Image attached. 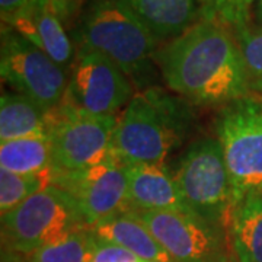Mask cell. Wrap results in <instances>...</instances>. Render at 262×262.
Segmentation results:
<instances>
[{"instance_id": "1", "label": "cell", "mask_w": 262, "mask_h": 262, "mask_svg": "<svg viewBox=\"0 0 262 262\" xmlns=\"http://www.w3.org/2000/svg\"><path fill=\"white\" fill-rule=\"evenodd\" d=\"M156 61L170 91L196 105H226L251 95L234 34L201 19L158 50Z\"/></svg>"}, {"instance_id": "2", "label": "cell", "mask_w": 262, "mask_h": 262, "mask_svg": "<svg viewBox=\"0 0 262 262\" xmlns=\"http://www.w3.org/2000/svg\"><path fill=\"white\" fill-rule=\"evenodd\" d=\"M191 102L162 88L134 95L118 120L113 156L122 166L156 165L184 144L194 122Z\"/></svg>"}, {"instance_id": "3", "label": "cell", "mask_w": 262, "mask_h": 262, "mask_svg": "<svg viewBox=\"0 0 262 262\" xmlns=\"http://www.w3.org/2000/svg\"><path fill=\"white\" fill-rule=\"evenodd\" d=\"M86 50L110 58L139 89L153 76L158 39L127 0H91L80 22Z\"/></svg>"}, {"instance_id": "4", "label": "cell", "mask_w": 262, "mask_h": 262, "mask_svg": "<svg viewBox=\"0 0 262 262\" xmlns=\"http://www.w3.org/2000/svg\"><path fill=\"white\" fill-rule=\"evenodd\" d=\"M230 177L233 206L251 192H262V98L248 95L226 103L215 121Z\"/></svg>"}, {"instance_id": "5", "label": "cell", "mask_w": 262, "mask_h": 262, "mask_svg": "<svg viewBox=\"0 0 262 262\" xmlns=\"http://www.w3.org/2000/svg\"><path fill=\"white\" fill-rule=\"evenodd\" d=\"M80 227H88L75 201L61 188L51 185L2 215L3 246L29 255L57 244Z\"/></svg>"}, {"instance_id": "6", "label": "cell", "mask_w": 262, "mask_h": 262, "mask_svg": "<svg viewBox=\"0 0 262 262\" xmlns=\"http://www.w3.org/2000/svg\"><path fill=\"white\" fill-rule=\"evenodd\" d=\"M175 182L188 210L214 225L225 226L233 208L230 177L219 139L194 141L179 162Z\"/></svg>"}, {"instance_id": "7", "label": "cell", "mask_w": 262, "mask_h": 262, "mask_svg": "<svg viewBox=\"0 0 262 262\" xmlns=\"http://www.w3.org/2000/svg\"><path fill=\"white\" fill-rule=\"evenodd\" d=\"M114 115H89L60 103L48 111L47 136L53 166L58 172H77L113 158Z\"/></svg>"}, {"instance_id": "8", "label": "cell", "mask_w": 262, "mask_h": 262, "mask_svg": "<svg viewBox=\"0 0 262 262\" xmlns=\"http://www.w3.org/2000/svg\"><path fill=\"white\" fill-rule=\"evenodd\" d=\"M0 73L2 80L16 94L35 101L47 111L61 103L69 83L64 67L9 27L2 29Z\"/></svg>"}, {"instance_id": "9", "label": "cell", "mask_w": 262, "mask_h": 262, "mask_svg": "<svg viewBox=\"0 0 262 262\" xmlns=\"http://www.w3.org/2000/svg\"><path fill=\"white\" fill-rule=\"evenodd\" d=\"M173 262H229L223 226L191 211H131Z\"/></svg>"}, {"instance_id": "10", "label": "cell", "mask_w": 262, "mask_h": 262, "mask_svg": "<svg viewBox=\"0 0 262 262\" xmlns=\"http://www.w3.org/2000/svg\"><path fill=\"white\" fill-rule=\"evenodd\" d=\"M133 98L131 80L110 58L82 48L61 103L89 115H114Z\"/></svg>"}, {"instance_id": "11", "label": "cell", "mask_w": 262, "mask_h": 262, "mask_svg": "<svg viewBox=\"0 0 262 262\" xmlns=\"http://www.w3.org/2000/svg\"><path fill=\"white\" fill-rule=\"evenodd\" d=\"M54 185L72 196L83 223L91 229L131 211L127 170L114 156L77 172L56 170Z\"/></svg>"}, {"instance_id": "12", "label": "cell", "mask_w": 262, "mask_h": 262, "mask_svg": "<svg viewBox=\"0 0 262 262\" xmlns=\"http://www.w3.org/2000/svg\"><path fill=\"white\" fill-rule=\"evenodd\" d=\"M3 25L28 39L57 64L64 69L70 64L73 56L70 38L63 28V20L46 0H32Z\"/></svg>"}, {"instance_id": "13", "label": "cell", "mask_w": 262, "mask_h": 262, "mask_svg": "<svg viewBox=\"0 0 262 262\" xmlns=\"http://www.w3.org/2000/svg\"><path fill=\"white\" fill-rule=\"evenodd\" d=\"M131 211H189L175 178L156 165L125 166Z\"/></svg>"}, {"instance_id": "14", "label": "cell", "mask_w": 262, "mask_h": 262, "mask_svg": "<svg viewBox=\"0 0 262 262\" xmlns=\"http://www.w3.org/2000/svg\"><path fill=\"white\" fill-rule=\"evenodd\" d=\"M158 41L175 39L195 25L203 0H127Z\"/></svg>"}, {"instance_id": "15", "label": "cell", "mask_w": 262, "mask_h": 262, "mask_svg": "<svg viewBox=\"0 0 262 262\" xmlns=\"http://www.w3.org/2000/svg\"><path fill=\"white\" fill-rule=\"evenodd\" d=\"M92 230L98 239L125 248L143 262H173L146 225L131 211L105 220Z\"/></svg>"}, {"instance_id": "16", "label": "cell", "mask_w": 262, "mask_h": 262, "mask_svg": "<svg viewBox=\"0 0 262 262\" xmlns=\"http://www.w3.org/2000/svg\"><path fill=\"white\" fill-rule=\"evenodd\" d=\"M227 223L237 262H262V192L239 200Z\"/></svg>"}, {"instance_id": "17", "label": "cell", "mask_w": 262, "mask_h": 262, "mask_svg": "<svg viewBox=\"0 0 262 262\" xmlns=\"http://www.w3.org/2000/svg\"><path fill=\"white\" fill-rule=\"evenodd\" d=\"M48 111L19 94H3L0 99V141L47 134Z\"/></svg>"}, {"instance_id": "18", "label": "cell", "mask_w": 262, "mask_h": 262, "mask_svg": "<svg viewBox=\"0 0 262 262\" xmlns=\"http://www.w3.org/2000/svg\"><path fill=\"white\" fill-rule=\"evenodd\" d=\"M2 169L29 175L53 169V150L47 134L0 143Z\"/></svg>"}, {"instance_id": "19", "label": "cell", "mask_w": 262, "mask_h": 262, "mask_svg": "<svg viewBox=\"0 0 262 262\" xmlns=\"http://www.w3.org/2000/svg\"><path fill=\"white\" fill-rule=\"evenodd\" d=\"M56 169H48L38 173L20 175L0 169V211L2 215L8 214L29 196L46 188L54 185Z\"/></svg>"}, {"instance_id": "20", "label": "cell", "mask_w": 262, "mask_h": 262, "mask_svg": "<svg viewBox=\"0 0 262 262\" xmlns=\"http://www.w3.org/2000/svg\"><path fill=\"white\" fill-rule=\"evenodd\" d=\"M98 237L91 227H80L57 244L28 255V262H92Z\"/></svg>"}, {"instance_id": "21", "label": "cell", "mask_w": 262, "mask_h": 262, "mask_svg": "<svg viewBox=\"0 0 262 262\" xmlns=\"http://www.w3.org/2000/svg\"><path fill=\"white\" fill-rule=\"evenodd\" d=\"M233 34L242 51L251 92L262 98V28L248 25Z\"/></svg>"}, {"instance_id": "22", "label": "cell", "mask_w": 262, "mask_h": 262, "mask_svg": "<svg viewBox=\"0 0 262 262\" xmlns=\"http://www.w3.org/2000/svg\"><path fill=\"white\" fill-rule=\"evenodd\" d=\"M256 0H203L201 18L234 31L249 24L251 9Z\"/></svg>"}, {"instance_id": "23", "label": "cell", "mask_w": 262, "mask_h": 262, "mask_svg": "<svg viewBox=\"0 0 262 262\" xmlns=\"http://www.w3.org/2000/svg\"><path fill=\"white\" fill-rule=\"evenodd\" d=\"M92 262H143L125 248L98 239Z\"/></svg>"}, {"instance_id": "24", "label": "cell", "mask_w": 262, "mask_h": 262, "mask_svg": "<svg viewBox=\"0 0 262 262\" xmlns=\"http://www.w3.org/2000/svg\"><path fill=\"white\" fill-rule=\"evenodd\" d=\"M46 2L56 10L57 15L63 22L70 20V18L77 12L82 3V0H46Z\"/></svg>"}, {"instance_id": "25", "label": "cell", "mask_w": 262, "mask_h": 262, "mask_svg": "<svg viewBox=\"0 0 262 262\" xmlns=\"http://www.w3.org/2000/svg\"><path fill=\"white\" fill-rule=\"evenodd\" d=\"M32 0H0V15L2 22L6 24L20 10H24Z\"/></svg>"}, {"instance_id": "26", "label": "cell", "mask_w": 262, "mask_h": 262, "mask_svg": "<svg viewBox=\"0 0 262 262\" xmlns=\"http://www.w3.org/2000/svg\"><path fill=\"white\" fill-rule=\"evenodd\" d=\"M253 16H255V22H256V27H261V28H262V0H256V2H255Z\"/></svg>"}, {"instance_id": "27", "label": "cell", "mask_w": 262, "mask_h": 262, "mask_svg": "<svg viewBox=\"0 0 262 262\" xmlns=\"http://www.w3.org/2000/svg\"><path fill=\"white\" fill-rule=\"evenodd\" d=\"M153 262H158V261H153Z\"/></svg>"}]
</instances>
